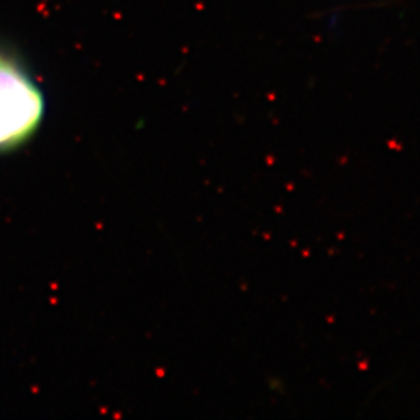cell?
Instances as JSON below:
<instances>
[{
  "instance_id": "1",
  "label": "cell",
  "mask_w": 420,
  "mask_h": 420,
  "mask_svg": "<svg viewBox=\"0 0 420 420\" xmlns=\"http://www.w3.org/2000/svg\"><path fill=\"white\" fill-rule=\"evenodd\" d=\"M45 98L15 56L0 47V153L26 145L43 124Z\"/></svg>"
}]
</instances>
